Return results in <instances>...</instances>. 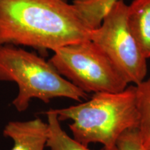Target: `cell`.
I'll return each instance as SVG.
<instances>
[{"label": "cell", "mask_w": 150, "mask_h": 150, "mask_svg": "<svg viewBox=\"0 0 150 150\" xmlns=\"http://www.w3.org/2000/svg\"><path fill=\"white\" fill-rule=\"evenodd\" d=\"M119 1L120 0H73L72 5L86 27L92 31L100 27Z\"/></svg>", "instance_id": "8"}, {"label": "cell", "mask_w": 150, "mask_h": 150, "mask_svg": "<svg viewBox=\"0 0 150 150\" xmlns=\"http://www.w3.org/2000/svg\"><path fill=\"white\" fill-rule=\"evenodd\" d=\"M47 116L48 138L47 147L51 150H92L72 138L61 128L60 121L54 109L45 112ZM99 150H107L102 147Z\"/></svg>", "instance_id": "9"}, {"label": "cell", "mask_w": 150, "mask_h": 150, "mask_svg": "<svg viewBox=\"0 0 150 150\" xmlns=\"http://www.w3.org/2000/svg\"><path fill=\"white\" fill-rule=\"evenodd\" d=\"M135 86L139 115L138 129L144 147L150 150V78Z\"/></svg>", "instance_id": "10"}, {"label": "cell", "mask_w": 150, "mask_h": 150, "mask_svg": "<svg viewBox=\"0 0 150 150\" xmlns=\"http://www.w3.org/2000/svg\"><path fill=\"white\" fill-rule=\"evenodd\" d=\"M49 62L63 77L87 94L116 93L128 87L122 74L91 40L58 49Z\"/></svg>", "instance_id": "4"}, {"label": "cell", "mask_w": 150, "mask_h": 150, "mask_svg": "<svg viewBox=\"0 0 150 150\" xmlns=\"http://www.w3.org/2000/svg\"><path fill=\"white\" fill-rule=\"evenodd\" d=\"M127 22L146 59L150 58V0H134L128 5Z\"/></svg>", "instance_id": "7"}, {"label": "cell", "mask_w": 150, "mask_h": 150, "mask_svg": "<svg viewBox=\"0 0 150 150\" xmlns=\"http://www.w3.org/2000/svg\"><path fill=\"white\" fill-rule=\"evenodd\" d=\"M0 81L15 82L18 94L12 104L25 111L32 99L47 104L56 97L81 102L88 94L61 76L50 62L16 46L0 45Z\"/></svg>", "instance_id": "3"}, {"label": "cell", "mask_w": 150, "mask_h": 150, "mask_svg": "<svg viewBox=\"0 0 150 150\" xmlns=\"http://www.w3.org/2000/svg\"><path fill=\"white\" fill-rule=\"evenodd\" d=\"M54 110L59 121H72L74 138L86 147L99 142L106 149L118 150L119 137L139 124L134 85L120 93H94L87 102Z\"/></svg>", "instance_id": "2"}, {"label": "cell", "mask_w": 150, "mask_h": 150, "mask_svg": "<svg viewBox=\"0 0 150 150\" xmlns=\"http://www.w3.org/2000/svg\"><path fill=\"white\" fill-rule=\"evenodd\" d=\"M118 150H146L138 128H131L123 132L117 141Z\"/></svg>", "instance_id": "11"}, {"label": "cell", "mask_w": 150, "mask_h": 150, "mask_svg": "<svg viewBox=\"0 0 150 150\" xmlns=\"http://www.w3.org/2000/svg\"><path fill=\"white\" fill-rule=\"evenodd\" d=\"M127 8L124 0L116 3L100 27L91 31L90 40L108 56L129 83L136 86L147 75V59L128 27Z\"/></svg>", "instance_id": "5"}, {"label": "cell", "mask_w": 150, "mask_h": 150, "mask_svg": "<svg viewBox=\"0 0 150 150\" xmlns=\"http://www.w3.org/2000/svg\"><path fill=\"white\" fill-rule=\"evenodd\" d=\"M91 32L67 0H0V45L54 52Z\"/></svg>", "instance_id": "1"}, {"label": "cell", "mask_w": 150, "mask_h": 150, "mask_svg": "<svg viewBox=\"0 0 150 150\" xmlns=\"http://www.w3.org/2000/svg\"><path fill=\"white\" fill-rule=\"evenodd\" d=\"M3 134L13 140L11 150H44L48 138V124L40 118L11 121L5 126Z\"/></svg>", "instance_id": "6"}]
</instances>
